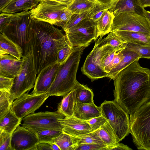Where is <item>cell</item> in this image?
Instances as JSON below:
<instances>
[{"label": "cell", "mask_w": 150, "mask_h": 150, "mask_svg": "<svg viewBox=\"0 0 150 150\" xmlns=\"http://www.w3.org/2000/svg\"><path fill=\"white\" fill-rule=\"evenodd\" d=\"M79 141L77 137L71 136L62 131L50 142L57 145L61 150H76L79 144Z\"/></svg>", "instance_id": "obj_24"}, {"label": "cell", "mask_w": 150, "mask_h": 150, "mask_svg": "<svg viewBox=\"0 0 150 150\" xmlns=\"http://www.w3.org/2000/svg\"><path fill=\"white\" fill-rule=\"evenodd\" d=\"M101 41L103 44L110 45L117 52L124 49L127 44L113 32H110L107 37L102 39Z\"/></svg>", "instance_id": "obj_31"}, {"label": "cell", "mask_w": 150, "mask_h": 150, "mask_svg": "<svg viewBox=\"0 0 150 150\" xmlns=\"http://www.w3.org/2000/svg\"><path fill=\"white\" fill-rule=\"evenodd\" d=\"M102 115L100 106H97L94 102L90 104L76 103L74 106V115L80 119L87 120Z\"/></svg>", "instance_id": "obj_17"}, {"label": "cell", "mask_w": 150, "mask_h": 150, "mask_svg": "<svg viewBox=\"0 0 150 150\" xmlns=\"http://www.w3.org/2000/svg\"><path fill=\"white\" fill-rule=\"evenodd\" d=\"M73 49L74 47L70 44L62 48L58 53L56 63L61 64L65 62L72 53Z\"/></svg>", "instance_id": "obj_39"}, {"label": "cell", "mask_w": 150, "mask_h": 150, "mask_svg": "<svg viewBox=\"0 0 150 150\" xmlns=\"http://www.w3.org/2000/svg\"><path fill=\"white\" fill-rule=\"evenodd\" d=\"M58 122L62 128V131L71 136L77 137L92 132L91 126L86 120L74 116L65 117Z\"/></svg>", "instance_id": "obj_15"}, {"label": "cell", "mask_w": 150, "mask_h": 150, "mask_svg": "<svg viewBox=\"0 0 150 150\" xmlns=\"http://www.w3.org/2000/svg\"><path fill=\"white\" fill-rule=\"evenodd\" d=\"M74 88L76 103L90 104L93 103L94 94L91 89L78 82Z\"/></svg>", "instance_id": "obj_30"}, {"label": "cell", "mask_w": 150, "mask_h": 150, "mask_svg": "<svg viewBox=\"0 0 150 150\" xmlns=\"http://www.w3.org/2000/svg\"><path fill=\"white\" fill-rule=\"evenodd\" d=\"M95 132L105 144L111 147V150L119 142L114 131L108 121Z\"/></svg>", "instance_id": "obj_25"}, {"label": "cell", "mask_w": 150, "mask_h": 150, "mask_svg": "<svg viewBox=\"0 0 150 150\" xmlns=\"http://www.w3.org/2000/svg\"><path fill=\"white\" fill-rule=\"evenodd\" d=\"M115 15L109 10H106L96 22L99 36L102 38L111 32Z\"/></svg>", "instance_id": "obj_28"}, {"label": "cell", "mask_w": 150, "mask_h": 150, "mask_svg": "<svg viewBox=\"0 0 150 150\" xmlns=\"http://www.w3.org/2000/svg\"><path fill=\"white\" fill-rule=\"evenodd\" d=\"M111 147L106 144H84L79 145L76 150H111Z\"/></svg>", "instance_id": "obj_40"}, {"label": "cell", "mask_w": 150, "mask_h": 150, "mask_svg": "<svg viewBox=\"0 0 150 150\" xmlns=\"http://www.w3.org/2000/svg\"><path fill=\"white\" fill-rule=\"evenodd\" d=\"M73 47H86L99 37L96 22L89 18L85 19L65 32Z\"/></svg>", "instance_id": "obj_9"}, {"label": "cell", "mask_w": 150, "mask_h": 150, "mask_svg": "<svg viewBox=\"0 0 150 150\" xmlns=\"http://www.w3.org/2000/svg\"><path fill=\"white\" fill-rule=\"evenodd\" d=\"M24 62L20 72L14 79L13 86L9 92L12 103L18 98L34 87L37 74L33 56L29 51L22 57Z\"/></svg>", "instance_id": "obj_6"}, {"label": "cell", "mask_w": 150, "mask_h": 150, "mask_svg": "<svg viewBox=\"0 0 150 150\" xmlns=\"http://www.w3.org/2000/svg\"><path fill=\"white\" fill-rule=\"evenodd\" d=\"M51 144L52 150H61L60 148L56 144L52 142H50Z\"/></svg>", "instance_id": "obj_53"}, {"label": "cell", "mask_w": 150, "mask_h": 150, "mask_svg": "<svg viewBox=\"0 0 150 150\" xmlns=\"http://www.w3.org/2000/svg\"><path fill=\"white\" fill-rule=\"evenodd\" d=\"M73 14L67 7L60 14L56 25L60 27L63 28Z\"/></svg>", "instance_id": "obj_45"}, {"label": "cell", "mask_w": 150, "mask_h": 150, "mask_svg": "<svg viewBox=\"0 0 150 150\" xmlns=\"http://www.w3.org/2000/svg\"><path fill=\"white\" fill-rule=\"evenodd\" d=\"M14 79L0 75V91L9 92L12 88Z\"/></svg>", "instance_id": "obj_43"}, {"label": "cell", "mask_w": 150, "mask_h": 150, "mask_svg": "<svg viewBox=\"0 0 150 150\" xmlns=\"http://www.w3.org/2000/svg\"><path fill=\"white\" fill-rule=\"evenodd\" d=\"M0 75L15 79L21 72L24 62L9 54H0Z\"/></svg>", "instance_id": "obj_16"}, {"label": "cell", "mask_w": 150, "mask_h": 150, "mask_svg": "<svg viewBox=\"0 0 150 150\" xmlns=\"http://www.w3.org/2000/svg\"><path fill=\"white\" fill-rule=\"evenodd\" d=\"M115 30L139 32L150 35V24L144 16L134 12L120 13L115 15L111 32Z\"/></svg>", "instance_id": "obj_10"}, {"label": "cell", "mask_w": 150, "mask_h": 150, "mask_svg": "<svg viewBox=\"0 0 150 150\" xmlns=\"http://www.w3.org/2000/svg\"><path fill=\"white\" fill-rule=\"evenodd\" d=\"M76 103V91L74 88L63 96L58 104L57 111L65 117L72 116L74 115V107Z\"/></svg>", "instance_id": "obj_22"}, {"label": "cell", "mask_w": 150, "mask_h": 150, "mask_svg": "<svg viewBox=\"0 0 150 150\" xmlns=\"http://www.w3.org/2000/svg\"><path fill=\"white\" fill-rule=\"evenodd\" d=\"M108 8L102 6L97 3L94 8L89 18L95 22H96L102 16Z\"/></svg>", "instance_id": "obj_44"}, {"label": "cell", "mask_w": 150, "mask_h": 150, "mask_svg": "<svg viewBox=\"0 0 150 150\" xmlns=\"http://www.w3.org/2000/svg\"><path fill=\"white\" fill-rule=\"evenodd\" d=\"M40 1L42 0H50L57 1L62 4H64L67 6H69L72 2L73 0H39Z\"/></svg>", "instance_id": "obj_51"}, {"label": "cell", "mask_w": 150, "mask_h": 150, "mask_svg": "<svg viewBox=\"0 0 150 150\" xmlns=\"http://www.w3.org/2000/svg\"><path fill=\"white\" fill-rule=\"evenodd\" d=\"M99 4L111 11L119 0H94Z\"/></svg>", "instance_id": "obj_47"}, {"label": "cell", "mask_w": 150, "mask_h": 150, "mask_svg": "<svg viewBox=\"0 0 150 150\" xmlns=\"http://www.w3.org/2000/svg\"><path fill=\"white\" fill-rule=\"evenodd\" d=\"M97 3L94 0H73L67 8L73 14H81L92 10Z\"/></svg>", "instance_id": "obj_29"}, {"label": "cell", "mask_w": 150, "mask_h": 150, "mask_svg": "<svg viewBox=\"0 0 150 150\" xmlns=\"http://www.w3.org/2000/svg\"><path fill=\"white\" fill-rule=\"evenodd\" d=\"M39 142L36 133L19 125L12 134L11 146L12 150H34Z\"/></svg>", "instance_id": "obj_13"}, {"label": "cell", "mask_w": 150, "mask_h": 150, "mask_svg": "<svg viewBox=\"0 0 150 150\" xmlns=\"http://www.w3.org/2000/svg\"><path fill=\"white\" fill-rule=\"evenodd\" d=\"M130 133L139 150H150V101L130 117Z\"/></svg>", "instance_id": "obj_4"}, {"label": "cell", "mask_w": 150, "mask_h": 150, "mask_svg": "<svg viewBox=\"0 0 150 150\" xmlns=\"http://www.w3.org/2000/svg\"><path fill=\"white\" fill-rule=\"evenodd\" d=\"M52 150L50 142H39L34 150Z\"/></svg>", "instance_id": "obj_48"}, {"label": "cell", "mask_w": 150, "mask_h": 150, "mask_svg": "<svg viewBox=\"0 0 150 150\" xmlns=\"http://www.w3.org/2000/svg\"><path fill=\"white\" fill-rule=\"evenodd\" d=\"M18 13H11L4 12L0 15V31L13 21L17 16Z\"/></svg>", "instance_id": "obj_41"}, {"label": "cell", "mask_w": 150, "mask_h": 150, "mask_svg": "<svg viewBox=\"0 0 150 150\" xmlns=\"http://www.w3.org/2000/svg\"><path fill=\"white\" fill-rule=\"evenodd\" d=\"M65 117L57 111L40 112L29 114L23 117L21 125L36 134L47 129L62 130L58 120Z\"/></svg>", "instance_id": "obj_7"}, {"label": "cell", "mask_w": 150, "mask_h": 150, "mask_svg": "<svg viewBox=\"0 0 150 150\" xmlns=\"http://www.w3.org/2000/svg\"><path fill=\"white\" fill-rule=\"evenodd\" d=\"M31 14V10L18 12L16 18L0 31L21 46L23 56L28 52L27 33Z\"/></svg>", "instance_id": "obj_8"}, {"label": "cell", "mask_w": 150, "mask_h": 150, "mask_svg": "<svg viewBox=\"0 0 150 150\" xmlns=\"http://www.w3.org/2000/svg\"><path fill=\"white\" fill-rule=\"evenodd\" d=\"M62 132V130L47 129L39 132L36 134L39 142H51Z\"/></svg>", "instance_id": "obj_36"}, {"label": "cell", "mask_w": 150, "mask_h": 150, "mask_svg": "<svg viewBox=\"0 0 150 150\" xmlns=\"http://www.w3.org/2000/svg\"><path fill=\"white\" fill-rule=\"evenodd\" d=\"M144 16L148 20L150 24V11L145 10Z\"/></svg>", "instance_id": "obj_54"}, {"label": "cell", "mask_w": 150, "mask_h": 150, "mask_svg": "<svg viewBox=\"0 0 150 150\" xmlns=\"http://www.w3.org/2000/svg\"><path fill=\"white\" fill-rule=\"evenodd\" d=\"M22 120L16 116L11 108L0 119V129L12 134L16 128L21 124Z\"/></svg>", "instance_id": "obj_27"}, {"label": "cell", "mask_w": 150, "mask_h": 150, "mask_svg": "<svg viewBox=\"0 0 150 150\" xmlns=\"http://www.w3.org/2000/svg\"><path fill=\"white\" fill-rule=\"evenodd\" d=\"M67 6L54 1H40L36 6L31 10L30 17L56 25L60 14Z\"/></svg>", "instance_id": "obj_12"}, {"label": "cell", "mask_w": 150, "mask_h": 150, "mask_svg": "<svg viewBox=\"0 0 150 150\" xmlns=\"http://www.w3.org/2000/svg\"><path fill=\"white\" fill-rule=\"evenodd\" d=\"M13 0H0V12L3 10Z\"/></svg>", "instance_id": "obj_50"}, {"label": "cell", "mask_w": 150, "mask_h": 150, "mask_svg": "<svg viewBox=\"0 0 150 150\" xmlns=\"http://www.w3.org/2000/svg\"><path fill=\"white\" fill-rule=\"evenodd\" d=\"M77 137L79 140V144H105L95 131Z\"/></svg>", "instance_id": "obj_35"}, {"label": "cell", "mask_w": 150, "mask_h": 150, "mask_svg": "<svg viewBox=\"0 0 150 150\" xmlns=\"http://www.w3.org/2000/svg\"><path fill=\"white\" fill-rule=\"evenodd\" d=\"M121 52L123 54L122 60L118 65L108 73V77L110 79H113L122 70L141 58L137 53L125 48L121 50Z\"/></svg>", "instance_id": "obj_21"}, {"label": "cell", "mask_w": 150, "mask_h": 150, "mask_svg": "<svg viewBox=\"0 0 150 150\" xmlns=\"http://www.w3.org/2000/svg\"><path fill=\"white\" fill-rule=\"evenodd\" d=\"M139 59L113 79L114 100L130 116L150 101V70L141 67Z\"/></svg>", "instance_id": "obj_1"}, {"label": "cell", "mask_w": 150, "mask_h": 150, "mask_svg": "<svg viewBox=\"0 0 150 150\" xmlns=\"http://www.w3.org/2000/svg\"><path fill=\"white\" fill-rule=\"evenodd\" d=\"M81 71L91 81L104 77H108L109 75L108 73L102 69L95 63L89 54L86 59L81 68Z\"/></svg>", "instance_id": "obj_19"}, {"label": "cell", "mask_w": 150, "mask_h": 150, "mask_svg": "<svg viewBox=\"0 0 150 150\" xmlns=\"http://www.w3.org/2000/svg\"><path fill=\"white\" fill-rule=\"evenodd\" d=\"M50 96L47 92L40 94L25 93L13 101L11 108L18 117L22 119L34 113Z\"/></svg>", "instance_id": "obj_11"}, {"label": "cell", "mask_w": 150, "mask_h": 150, "mask_svg": "<svg viewBox=\"0 0 150 150\" xmlns=\"http://www.w3.org/2000/svg\"><path fill=\"white\" fill-rule=\"evenodd\" d=\"M117 52V51L112 46L108 45L107 49L103 56L99 64L102 69L104 70L105 67L110 64Z\"/></svg>", "instance_id": "obj_37"}, {"label": "cell", "mask_w": 150, "mask_h": 150, "mask_svg": "<svg viewBox=\"0 0 150 150\" xmlns=\"http://www.w3.org/2000/svg\"><path fill=\"white\" fill-rule=\"evenodd\" d=\"M91 127L92 132L95 131L104 125L107 120L102 115L86 120Z\"/></svg>", "instance_id": "obj_42"}, {"label": "cell", "mask_w": 150, "mask_h": 150, "mask_svg": "<svg viewBox=\"0 0 150 150\" xmlns=\"http://www.w3.org/2000/svg\"><path fill=\"white\" fill-rule=\"evenodd\" d=\"M145 10L139 0H119L110 11L113 12L114 15L120 13L131 12L145 16Z\"/></svg>", "instance_id": "obj_20"}, {"label": "cell", "mask_w": 150, "mask_h": 150, "mask_svg": "<svg viewBox=\"0 0 150 150\" xmlns=\"http://www.w3.org/2000/svg\"><path fill=\"white\" fill-rule=\"evenodd\" d=\"M60 64L55 62L43 68L38 74L32 93L47 92L52 84Z\"/></svg>", "instance_id": "obj_14"}, {"label": "cell", "mask_w": 150, "mask_h": 150, "mask_svg": "<svg viewBox=\"0 0 150 150\" xmlns=\"http://www.w3.org/2000/svg\"><path fill=\"white\" fill-rule=\"evenodd\" d=\"M100 107L120 142L130 133L129 114L114 100H105Z\"/></svg>", "instance_id": "obj_5"}, {"label": "cell", "mask_w": 150, "mask_h": 150, "mask_svg": "<svg viewBox=\"0 0 150 150\" xmlns=\"http://www.w3.org/2000/svg\"><path fill=\"white\" fill-rule=\"evenodd\" d=\"M40 1L39 0H13L1 12L15 13L31 10L38 5Z\"/></svg>", "instance_id": "obj_23"}, {"label": "cell", "mask_w": 150, "mask_h": 150, "mask_svg": "<svg viewBox=\"0 0 150 150\" xmlns=\"http://www.w3.org/2000/svg\"><path fill=\"white\" fill-rule=\"evenodd\" d=\"M84 47H74L67 60L60 64L54 80L47 91L50 96H63L75 87L76 73Z\"/></svg>", "instance_id": "obj_3"}, {"label": "cell", "mask_w": 150, "mask_h": 150, "mask_svg": "<svg viewBox=\"0 0 150 150\" xmlns=\"http://www.w3.org/2000/svg\"><path fill=\"white\" fill-rule=\"evenodd\" d=\"M142 6L145 8L150 7V0H139Z\"/></svg>", "instance_id": "obj_52"}, {"label": "cell", "mask_w": 150, "mask_h": 150, "mask_svg": "<svg viewBox=\"0 0 150 150\" xmlns=\"http://www.w3.org/2000/svg\"><path fill=\"white\" fill-rule=\"evenodd\" d=\"M93 8L82 14H73L70 19L62 28L63 30L66 32L82 20L89 18Z\"/></svg>", "instance_id": "obj_33"}, {"label": "cell", "mask_w": 150, "mask_h": 150, "mask_svg": "<svg viewBox=\"0 0 150 150\" xmlns=\"http://www.w3.org/2000/svg\"><path fill=\"white\" fill-rule=\"evenodd\" d=\"M12 134L0 129V150H12Z\"/></svg>", "instance_id": "obj_38"}, {"label": "cell", "mask_w": 150, "mask_h": 150, "mask_svg": "<svg viewBox=\"0 0 150 150\" xmlns=\"http://www.w3.org/2000/svg\"><path fill=\"white\" fill-rule=\"evenodd\" d=\"M125 48L138 54L141 58L150 59V46H143L127 43Z\"/></svg>", "instance_id": "obj_34"}, {"label": "cell", "mask_w": 150, "mask_h": 150, "mask_svg": "<svg viewBox=\"0 0 150 150\" xmlns=\"http://www.w3.org/2000/svg\"><path fill=\"white\" fill-rule=\"evenodd\" d=\"M124 42L135 45L150 46V35L140 32L115 30L112 31Z\"/></svg>", "instance_id": "obj_18"}, {"label": "cell", "mask_w": 150, "mask_h": 150, "mask_svg": "<svg viewBox=\"0 0 150 150\" xmlns=\"http://www.w3.org/2000/svg\"><path fill=\"white\" fill-rule=\"evenodd\" d=\"M122 59L123 54L121 50L117 52L112 61L109 65L104 69V71L107 73H109L119 64Z\"/></svg>", "instance_id": "obj_46"}, {"label": "cell", "mask_w": 150, "mask_h": 150, "mask_svg": "<svg viewBox=\"0 0 150 150\" xmlns=\"http://www.w3.org/2000/svg\"><path fill=\"white\" fill-rule=\"evenodd\" d=\"M27 36L28 51L32 52L37 74L56 62L59 51L70 44L66 35L54 25L31 17Z\"/></svg>", "instance_id": "obj_2"}, {"label": "cell", "mask_w": 150, "mask_h": 150, "mask_svg": "<svg viewBox=\"0 0 150 150\" xmlns=\"http://www.w3.org/2000/svg\"><path fill=\"white\" fill-rule=\"evenodd\" d=\"M111 150H132V149L127 145L118 143L115 146L113 147Z\"/></svg>", "instance_id": "obj_49"}, {"label": "cell", "mask_w": 150, "mask_h": 150, "mask_svg": "<svg viewBox=\"0 0 150 150\" xmlns=\"http://www.w3.org/2000/svg\"><path fill=\"white\" fill-rule=\"evenodd\" d=\"M12 103L10 100L9 92L0 91V119L11 108Z\"/></svg>", "instance_id": "obj_32"}, {"label": "cell", "mask_w": 150, "mask_h": 150, "mask_svg": "<svg viewBox=\"0 0 150 150\" xmlns=\"http://www.w3.org/2000/svg\"><path fill=\"white\" fill-rule=\"evenodd\" d=\"M0 48L8 54L18 59L23 57V50L21 46L9 39L3 33L0 34Z\"/></svg>", "instance_id": "obj_26"}]
</instances>
